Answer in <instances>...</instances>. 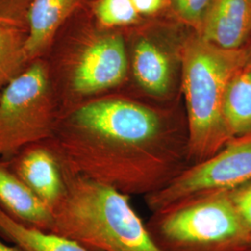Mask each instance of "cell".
I'll use <instances>...</instances> for the list:
<instances>
[{
	"label": "cell",
	"instance_id": "cell-1",
	"mask_svg": "<svg viewBox=\"0 0 251 251\" xmlns=\"http://www.w3.org/2000/svg\"><path fill=\"white\" fill-rule=\"evenodd\" d=\"M46 143L63 171L129 197L158 192L184 171L179 147L163 137L156 115L116 97H97L59 114Z\"/></svg>",
	"mask_w": 251,
	"mask_h": 251
},
{
	"label": "cell",
	"instance_id": "cell-2",
	"mask_svg": "<svg viewBox=\"0 0 251 251\" xmlns=\"http://www.w3.org/2000/svg\"><path fill=\"white\" fill-rule=\"evenodd\" d=\"M42 58L59 114L117 88L127 71L123 36L100 25L90 5L63 24Z\"/></svg>",
	"mask_w": 251,
	"mask_h": 251
},
{
	"label": "cell",
	"instance_id": "cell-3",
	"mask_svg": "<svg viewBox=\"0 0 251 251\" xmlns=\"http://www.w3.org/2000/svg\"><path fill=\"white\" fill-rule=\"evenodd\" d=\"M65 190L51 209L49 233L93 251H161L130 197L99 181L63 171Z\"/></svg>",
	"mask_w": 251,
	"mask_h": 251
},
{
	"label": "cell",
	"instance_id": "cell-4",
	"mask_svg": "<svg viewBox=\"0 0 251 251\" xmlns=\"http://www.w3.org/2000/svg\"><path fill=\"white\" fill-rule=\"evenodd\" d=\"M243 50H225L201 36L183 50V89L188 112L189 157L204 161L233 138L225 125L223 104L228 82L247 63Z\"/></svg>",
	"mask_w": 251,
	"mask_h": 251
},
{
	"label": "cell",
	"instance_id": "cell-5",
	"mask_svg": "<svg viewBox=\"0 0 251 251\" xmlns=\"http://www.w3.org/2000/svg\"><path fill=\"white\" fill-rule=\"evenodd\" d=\"M161 251H251V233L230 190L199 194L152 211L146 222Z\"/></svg>",
	"mask_w": 251,
	"mask_h": 251
},
{
	"label": "cell",
	"instance_id": "cell-6",
	"mask_svg": "<svg viewBox=\"0 0 251 251\" xmlns=\"http://www.w3.org/2000/svg\"><path fill=\"white\" fill-rule=\"evenodd\" d=\"M58 117L45 61L40 58L0 92V159L9 160L27 145L48 140Z\"/></svg>",
	"mask_w": 251,
	"mask_h": 251
},
{
	"label": "cell",
	"instance_id": "cell-7",
	"mask_svg": "<svg viewBox=\"0 0 251 251\" xmlns=\"http://www.w3.org/2000/svg\"><path fill=\"white\" fill-rule=\"evenodd\" d=\"M251 180V133L233 138L215 154L185 169L165 188L144 200L152 212L183 198L232 190Z\"/></svg>",
	"mask_w": 251,
	"mask_h": 251
},
{
	"label": "cell",
	"instance_id": "cell-8",
	"mask_svg": "<svg viewBox=\"0 0 251 251\" xmlns=\"http://www.w3.org/2000/svg\"><path fill=\"white\" fill-rule=\"evenodd\" d=\"M7 163L51 211L63 197L65 181L61 164L46 141L27 145Z\"/></svg>",
	"mask_w": 251,
	"mask_h": 251
},
{
	"label": "cell",
	"instance_id": "cell-9",
	"mask_svg": "<svg viewBox=\"0 0 251 251\" xmlns=\"http://www.w3.org/2000/svg\"><path fill=\"white\" fill-rule=\"evenodd\" d=\"M201 37L225 50H240L251 36V0H212Z\"/></svg>",
	"mask_w": 251,
	"mask_h": 251
},
{
	"label": "cell",
	"instance_id": "cell-10",
	"mask_svg": "<svg viewBox=\"0 0 251 251\" xmlns=\"http://www.w3.org/2000/svg\"><path fill=\"white\" fill-rule=\"evenodd\" d=\"M90 2L91 0H32L27 14L25 54L28 63L42 58L63 24Z\"/></svg>",
	"mask_w": 251,
	"mask_h": 251
},
{
	"label": "cell",
	"instance_id": "cell-11",
	"mask_svg": "<svg viewBox=\"0 0 251 251\" xmlns=\"http://www.w3.org/2000/svg\"><path fill=\"white\" fill-rule=\"evenodd\" d=\"M0 208L19 222L50 232L52 214L45 204L0 159Z\"/></svg>",
	"mask_w": 251,
	"mask_h": 251
},
{
	"label": "cell",
	"instance_id": "cell-12",
	"mask_svg": "<svg viewBox=\"0 0 251 251\" xmlns=\"http://www.w3.org/2000/svg\"><path fill=\"white\" fill-rule=\"evenodd\" d=\"M0 234L24 251H93L69 238L25 225L2 208Z\"/></svg>",
	"mask_w": 251,
	"mask_h": 251
},
{
	"label": "cell",
	"instance_id": "cell-13",
	"mask_svg": "<svg viewBox=\"0 0 251 251\" xmlns=\"http://www.w3.org/2000/svg\"><path fill=\"white\" fill-rule=\"evenodd\" d=\"M223 114L232 138L251 133V67L245 64L225 90Z\"/></svg>",
	"mask_w": 251,
	"mask_h": 251
},
{
	"label": "cell",
	"instance_id": "cell-14",
	"mask_svg": "<svg viewBox=\"0 0 251 251\" xmlns=\"http://www.w3.org/2000/svg\"><path fill=\"white\" fill-rule=\"evenodd\" d=\"M135 77L144 90L154 95H162L169 89L171 67L166 55L152 42L142 39L133 56Z\"/></svg>",
	"mask_w": 251,
	"mask_h": 251
},
{
	"label": "cell",
	"instance_id": "cell-15",
	"mask_svg": "<svg viewBox=\"0 0 251 251\" xmlns=\"http://www.w3.org/2000/svg\"><path fill=\"white\" fill-rule=\"evenodd\" d=\"M28 30L0 23V90L28 66L25 54Z\"/></svg>",
	"mask_w": 251,
	"mask_h": 251
},
{
	"label": "cell",
	"instance_id": "cell-16",
	"mask_svg": "<svg viewBox=\"0 0 251 251\" xmlns=\"http://www.w3.org/2000/svg\"><path fill=\"white\" fill-rule=\"evenodd\" d=\"M90 9L100 25L110 29L133 25L140 19L131 0H91Z\"/></svg>",
	"mask_w": 251,
	"mask_h": 251
},
{
	"label": "cell",
	"instance_id": "cell-17",
	"mask_svg": "<svg viewBox=\"0 0 251 251\" xmlns=\"http://www.w3.org/2000/svg\"><path fill=\"white\" fill-rule=\"evenodd\" d=\"M212 0H169L178 18L200 31L203 20Z\"/></svg>",
	"mask_w": 251,
	"mask_h": 251
},
{
	"label": "cell",
	"instance_id": "cell-18",
	"mask_svg": "<svg viewBox=\"0 0 251 251\" xmlns=\"http://www.w3.org/2000/svg\"><path fill=\"white\" fill-rule=\"evenodd\" d=\"M32 0H0V23L28 30L27 14Z\"/></svg>",
	"mask_w": 251,
	"mask_h": 251
},
{
	"label": "cell",
	"instance_id": "cell-19",
	"mask_svg": "<svg viewBox=\"0 0 251 251\" xmlns=\"http://www.w3.org/2000/svg\"><path fill=\"white\" fill-rule=\"evenodd\" d=\"M233 205L251 233V180L230 190Z\"/></svg>",
	"mask_w": 251,
	"mask_h": 251
},
{
	"label": "cell",
	"instance_id": "cell-20",
	"mask_svg": "<svg viewBox=\"0 0 251 251\" xmlns=\"http://www.w3.org/2000/svg\"><path fill=\"white\" fill-rule=\"evenodd\" d=\"M137 12L141 15H153L159 12L169 0H131Z\"/></svg>",
	"mask_w": 251,
	"mask_h": 251
},
{
	"label": "cell",
	"instance_id": "cell-21",
	"mask_svg": "<svg viewBox=\"0 0 251 251\" xmlns=\"http://www.w3.org/2000/svg\"><path fill=\"white\" fill-rule=\"evenodd\" d=\"M0 251H24L17 246H9L0 240Z\"/></svg>",
	"mask_w": 251,
	"mask_h": 251
},
{
	"label": "cell",
	"instance_id": "cell-22",
	"mask_svg": "<svg viewBox=\"0 0 251 251\" xmlns=\"http://www.w3.org/2000/svg\"><path fill=\"white\" fill-rule=\"evenodd\" d=\"M0 92H1V90H0Z\"/></svg>",
	"mask_w": 251,
	"mask_h": 251
}]
</instances>
